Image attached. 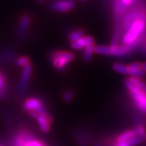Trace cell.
<instances>
[{"instance_id":"f1b7e54d","label":"cell","mask_w":146,"mask_h":146,"mask_svg":"<svg viewBox=\"0 0 146 146\" xmlns=\"http://www.w3.org/2000/svg\"><path fill=\"white\" fill-rule=\"evenodd\" d=\"M0 146H1V145H0Z\"/></svg>"},{"instance_id":"7402d4cb","label":"cell","mask_w":146,"mask_h":146,"mask_svg":"<svg viewBox=\"0 0 146 146\" xmlns=\"http://www.w3.org/2000/svg\"><path fill=\"white\" fill-rule=\"evenodd\" d=\"M0 90L5 92L7 90V84L4 76L0 72Z\"/></svg>"},{"instance_id":"ac0fdd59","label":"cell","mask_w":146,"mask_h":146,"mask_svg":"<svg viewBox=\"0 0 146 146\" xmlns=\"http://www.w3.org/2000/svg\"><path fill=\"white\" fill-rule=\"evenodd\" d=\"M14 63L17 67L25 68L27 65L31 64V60H30V58L28 57L26 55H22L20 57H16L15 61H14Z\"/></svg>"},{"instance_id":"7a4b0ae2","label":"cell","mask_w":146,"mask_h":146,"mask_svg":"<svg viewBox=\"0 0 146 146\" xmlns=\"http://www.w3.org/2000/svg\"><path fill=\"white\" fill-rule=\"evenodd\" d=\"M11 146H46V144L36 138L34 134L29 130L18 131L12 137Z\"/></svg>"},{"instance_id":"2e32d148","label":"cell","mask_w":146,"mask_h":146,"mask_svg":"<svg viewBox=\"0 0 146 146\" xmlns=\"http://www.w3.org/2000/svg\"><path fill=\"white\" fill-rule=\"evenodd\" d=\"M83 36H84V30L83 29H75L68 33L67 38L68 42L72 43L73 42H76Z\"/></svg>"},{"instance_id":"8fae6325","label":"cell","mask_w":146,"mask_h":146,"mask_svg":"<svg viewBox=\"0 0 146 146\" xmlns=\"http://www.w3.org/2000/svg\"><path fill=\"white\" fill-rule=\"evenodd\" d=\"M34 119L36 120L40 130L44 133L49 132L51 129L52 117L50 115H36Z\"/></svg>"},{"instance_id":"484cf974","label":"cell","mask_w":146,"mask_h":146,"mask_svg":"<svg viewBox=\"0 0 146 146\" xmlns=\"http://www.w3.org/2000/svg\"><path fill=\"white\" fill-rule=\"evenodd\" d=\"M142 65H143V70L146 73V63H142Z\"/></svg>"},{"instance_id":"e0dca14e","label":"cell","mask_w":146,"mask_h":146,"mask_svg":"<svg viewBox=\"0 0 146 146\" xmlns=\"http://www.w3.org/2000/svg\"><path fill=\"white\" fill-rule=\"evenodd\" d=\"M95 44L94 45H90L89 46H87L84 50L83 55H82V58H83L84 62L85 63H88L89 62L91 59H92V57L94 55V49H95Z\"/></svg>"},{"instance_id":"d6986e66","label":"cell","mask_w":146,"mask_h":146,"mask_svg":"<svg viewBox=\"0 0 146 146\" xmlns=\"http://www.w3.org/2000/svg\"><path fill=\"white\" fill-rule=\"evenodd\" d=\"M75 98V93L73 91L72 89H65L63 91V95H62V98H63V101L66 103H70L72 102Z\"/></svg>"},{"instance_id":"4fadbf2b","label":"cell","mask_w":146,"mask_h":146,"mask_svg":"<svg viewBox=\"0 0 146 146\" xmlns=\"http://www.w3.org/2000/svg\"><path fill=\"white\" fill-rule=\"evenodd\" d=\"M16 53L11 48H3L0 50V61L3 63H14L16 59Z\"/></svg>"},{"instance_id":"8992f818","label":"cell","mask_w":146,"mask_h":146,"mask_svg":"<svg viewBox=\"0 0 146 146\" xmlns=\"http://www.w3.org/2000/svg\"><path fill=\"white\" fill-rule=\"evenodd\" d=\"M32 17L28 14H24L20 17L16 28L15 36L18 41H22L25 38L32 25Z\"/></svg>"},{"instance_id":"6da1fadb","label":"cell","mask_w":146,"mask_h":146,"mask_svg":"<svg viewBox=\"0 0 146 146\" xmlns=\"http://www.w3.org/2000/svg\"><path fill=\"white\" fill-rule=\"evenodd\" d=\"M76 58V55L71 51L55 50L50 53L49 59L58 72H65L68 67Z\"/></svg>"},{"instance_id":"4316f807","label":"cell","mask_w":146,"mask_h":146,"mask_svg":"<svg viewBox=\"0 0 146 146\" xmlns=\"http://www.w3.org/2000/svg\"><path fill=\"white\" fill-rule=\"evenodd\" d=\"M36 2L39 3H44L46 2V0H36Z\"/></svg>"},{"instance_id":"83f0119b","label":"cell","mask_w":146,"mask_h":146,"mask_svg":"<svg viewBox=\"0 0 146 146\" xmlns=\"http://www.w3.org/2000/svg\"><path fill=\"white\" fill-rule=\"evenodd\" d=\"M80 2H83V3H84V2H87L88 0H80Z\"/></svg>"},{"instance_id":"9c48e42d","label":"cell","mask_w":146,"mask_h":146,"mask_svg":"<svg viewBox=\"0 0 146 146\" xmlns=\"http://www.w3.org/2000/svg\"><path fill=\"white\" fill-rule=\"evenodd\" d=\"M112 4V12H113V20L115 24H119L122 18L129 10V7L123 3L120 0H111Z\"/></svg>"},{"instance_id":"cb8c5ba5","label":"cell","mask_w":146,"mask_h":146,"mask_svg":"<svg viewBox=\"0 0 146 146\" xmlns=\"http://www.w3.org/2000/svg\"><path fill=\"white\" fill-rule=\"evenodd\" d=\"M140 48H141V50H142L143 52L146 53V37H145V39L144 40L143 43L141 44V46H140Z\"/></svg>"},{"instance_id":"d4e9b609","label":"cell","mask_w":146,"mask_h":146,"mask_svg":"<svg viewBox=\"0 0 146 146\" xmlns=\"http://www.w3.org/2000/svg\"><path fill=\"white\" fill-rule=\"evenodd\" d=\"M6 97H7V94L5 92L0 90V98H5Z\"/></svg>"},{"instance_id":"44dd1931","label":"cell","mask_w":146,"mask_h":146,"mask_svg":"<svg viewBox=\"0 0 146 146\" xmlns=\"http://www.w3.org/2000/svg\"><path fill=\"white\" fill-rule=\"evenodd\" d=\"M112 68L113 70L115 71L116 72L121 73L123 75H127V66L124 64H122L119 63H115L112 65Z\"/></svg>"},{"instance_id":"ffe728a7","label":"cell","mask_w":146,"mask_h":146,"mask_svg":"<svg viewBox=\"0 0 146 146\" xmlns=\"http://www.w3.org/2000/svg\"><path fill=\"white\" fill-rule=\"evenodd\" d=\"M129 80L132 83L135 84L139 89H141L143 92H145L146 94V83L142 79L139 78V77H135V76H130Z\"/></svg>"},{"instance_id":"ba28073f","label":"cell","mask_w":146,"mask_h":146,"mask_svg":"<svg viewBox=\"0 0 146 146\" xmlns=\"http://www.w3.org/2000/svg\"><path fill=\"white\" fill-rule=\"evenodd\" d=\"M32 72H33L32 64H29L26 67L23 68V71L21 75V79L18 84V89H17V93H18L19 97H24L27 93L29 82H30V79H31Z\"/></svg>"},{"instance_id":"5b68a950","label":"cell","mask_w":146,"mask_h":146,"mask_svg":"<svg viewBox=\"0 0 146 146\" xmlns=\"http://www.w3.org/2000/svg\"><path fill=\"white\" fill-rule=\"evenodd\" d=\"M133 51L134 50L131 47V46H126L123 44H119L117 46L98 45V46H95V49H94V52L96 54L102 55H110V56H119V57L128 55Z\"/></svg>"},{"instance_id":"52a82bcc","label":"cell","mask_w":146,"mask_h":146,"mask_svg":"<svg viewBox=\"0 0 146 146\" xmlns=\"http://www.w3.org/2000/svg\"><path fill=\"white\" fill-rule=\"evenodd\" d=\"M76 7L75 0H53L48 5L50 10L58 13H67L75 9Z\"/></svg>"},{"instance_id":"9a60e30c","label":"cell","mask_w":146,"mask_h":146,"mask_svg":"<svg viewBox=\"0 0 146 146\" xmlns=\"http://www.w3.org/2000/svg\"><path fill=\"white\" fill-rule=\"evenodd\" d=\"M136 136H136V133L134 128L133 129H128V130H126L124 131H122L119 135H117L114 139V141L121 142V141H130V140L134 139Z\"/></svg>"},{"instance_id":"30bf717a","label":"cell","mask_w":146,"mask_h":146,"mask_svg":"<svg viewBox=\"0 0 146 146\" xmlns=\"http://www.w3.org/2000/svg\"><path fill=\"white\" fill-rule=\"evenodd\" d=\"M95 44V38L90 35H84L76 42L70 43V46L75 50H82L90 45Z\"/></svg>"},{"instance_id":"3957f363","label":"cell","mask_w":146,"mask_h":146,"mask_svg":"<svg viewBox=\"0 0 146 146\" xmlns=\"http://www.w3.org/2000/svg\"><path fill=\"white\" fill-rule=\"evenodd\" d=\"M125 87L136 109L142 113H146V94L140 89L129 78L124 80Z\"/></svg>"},{"instance_id":"277c9868","label":"cell","mask_w":146,"mask_h":146,"mask_svg":"<svg viewBox=\"0 0 146 146\" xmlns=\"http://www.w3.org/2000/svg\"><path fill=\"white\" fill-rule=\"evenodd\" d=\"M22 108L33 118L36 115H50L43 101L36 97H30L25 100Z\"/></svg>"},{"instance_id":"5bb4252c","label":"cell","mask_w":146,"mask_h":146,"mask_svg":"<svg viewBox=\"0 0 146 146\" xmlns=\"http://www.w3.org/2000/svg\"><path fill=\"white\" fill-rule=\"evenodd\" d=\"M74 136L80 146H89V142L92 141L89 133L86 131H77Z\"/></svg>"},{"instance_id":"7c38bea8","label":"cell","mask_w":146,"mask_h":146,"mask_svg":"<svg viewBox=\"0 0 146 146\" xmlns=\"http://www.w3.org/2000/svg\"><path fill=\"white\" fill-rule=\"evenodd\" d=\"M127 75H130L131 76L141 78L145 76V72L143 70L142 63L136 62V63H130L127 66Z\"/></svg>"},{"instance_id":"603a6c76","label":"cell","mask_w":146,"mask_h":146,"mask_svg":"<svg viewBox=\"0 0 146 146\" xmlns=\"http://www.w3.org/2000/svg\"><path fill=\"white\" fill-rule=\"evenodd\" d=\"M120 1L130 8L132 6V4H133V1L134 0H120Z\"/></svg>"}]
</instances>
